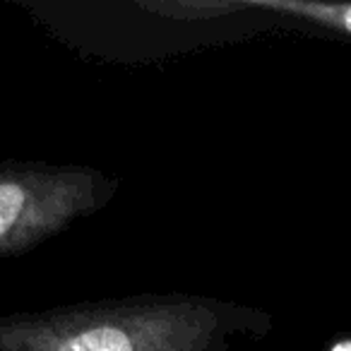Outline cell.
<instances>
[{
    "label": "cell",
    "mask_w": 351,
    "mask_h": 351,
    "mask_svg": "<svg viewBox=\"0 0 351 351\" xmlns=\"http://www.w3.org/2000/svg\"><path fill=\"white\" fill-rule=\"evenodd\" d=\"M263 332L253 308L186 291L135 293L0 315V351H231Z\"/></svg>",
    "instance_id": "obj_1"
},
{
    "label": "cell",
    "mask_w": 351,
    "mask_h": 351,
    "mask_svg": "<svg viewBox=\"0 0 351 351\" xmlns=\"http://www.w3.org/2000/svg\"><path fill=\"white\" fill-rule=\"evenodd\" d=\"M118 188V176L92 166L0 161V260L29 253L101 212Z\"/></svg>",
    "instance_id": "obj_2"
},
{
    "label": "cell",
    "mask_w": 351,
    "mask_h": 351,
    "mask_svg": "<svg viewBox=\"0 0 351 351\" xmlns=\"http://www.w3.org/2000/svg\"><path fill=\"white\" fill-rule=\"evenodd\" d=\"M142 10L156 12L178 20H217L234 12H272L313 25L330 27L351 36V3L332 5V3H303V0H166V3H140Z\"/></svg>",
    "instance_id": "obj_3"
},
{
    "label": "cell",
    "mask_w": 351,
    "mask_h": 351,
    "mask_svg": "<svg viewBox=\"0 0 351 351\" xmlns=\"http://www.w3.org/2000/svg\"><path fill=\"white\" fill-rule=\"evenodd\" d=\"M330 351H351V341H341V344L332 346Z\"/></svg>",
    "instance_id": "obj_4"
}]
</instances>
